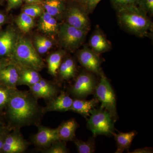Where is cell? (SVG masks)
Instances as JSON below:
<instances>
[{
	"label": "cell",
	"mask_w": 153,
	"mask_h": 153,
	"mask_svg": "<svg viewBox=\"0 0 153 153\" xmlns=\"http://www.w3.org/2000/svg\"><path fill=\"white\" fill-rule=\"evenodd\" d=\"M7 104L9 119L14 130L38 125L44 114L43 108L30 91L13 88Z\"/></svg>",
	"instance_id": "1"
},
{
	"label": "cell",
	"mask_w": 153,
	"mask_h": 153,
	"mask_svg": "<svg viewBox=\"0 0 153 153\" xmlns=\"http://www.w3.org/2000/svg\"><path fill=\"white\" fill-rule=\"evenodd\" d=\"M117 11L119 23L129 33L145 37H148L152 32V22L137 6H130Z\"/></svg>",
	"instance_id": "2"
},
{
	"label": "cell",
	"mask_w": 153,
	"mask_h": 153,
	"mask_svg": "<svg viewBox=\"0 0 153 153\" xmlns=\"http://www.w3.org/2000/svg\"><path fill=\"white\" fill-rule=\"evenodd\" d=\"M13 52L16 61L25 68L38 71L44 68L43 60L33 44L27 38L20 37L17 40Z\"/></svg>",
	"instance_id": "3"
},
{
	"label": "cell",
	"mask_w": 153,
	"mask_h": 153,
	"mask_svg": "<svg viewBox=\"0 0 153 153\" xmlns=\"http://www.w3.org/2000/svg\"><path fill=\"white\" fill-rule=\"evenodd\" d=\"M87 120L88 126L93 133V136L105 135L111 136L114 133V121L107 111L100 108L90 110Z\"/></svg>",
	"instance_id": "4"
},
{
	"label": "cell",
	"mask_w": 153,
	"mask_h": 153,
	"mask_svg": "<svg viewBox=\"0 0 153 153\" xmlns=\"http://www.w3.org/2000/svg\"><path fill=\"white\" fill-rule=\"evenodd\" d=\"M100 75V80L96 87V97L101 103L100 108L107 111L114 122L117 120L118 116L116 108L115 94L112 86L106 76L101 71Z\"/></svg>",
	"instance_id": "5"
},
{
	"label": "cell",
	"mask_w": 153,
	"mask_h": 153,
	"mask_svg": "<svg viewBox=\"0 0 153 153\" xmlns=\"http://www.w3.org/2000/svg\"><path fill=\"white\" fill-rule=\"evenodd\" d=\"M58 39L62 47L73 50L80 47L85 40L88 31L74 27L63 23L58 30Z\"/></svg>",
	"instance_id": "6"
},
{
	"label": "cell",
	"mask_w": 153,
	"mask_h": 153,
	"mask_svg": "<svg viewBox=\"0 0 153 153\" xmlns=\"http://www.w3.org/2000/svg\"><path fill=\"white\" fill-rule=\"evenodd\" d=\"M97 84L93 73L83 72L76 77L70 88V92L76 98L83 99L94 92Z\"/></svg>",
	"instance_id": "7"
},
{
	"label": "cell",
	"mask_w": 153,
	"mask_h": 153,
	"mask_svg": "<svg viewBox=\"0 0 153 153\" xmlns=\"http://www.w3.org/2000/svg\"><path fill=\"white\" fill-rule=\"evenodd\" d=\"M85 8L72 5L65 11L66 22L72 27L88 31L90 30V23Z\"/></svg>",
	"instance_id": "8"
},
{
	"label": "cell",
	"mask_w": 153,
	"mask_h": 153,
	"mask_svg": "<svg viewBox=\"0 0 153 153\" xmlns=\"http://www.w3.org/2000/svg\"><path fill=\"white\" fill-rule=\"evenodd\" d=\"M77 57L79 63L88 71L96 74H100L102 71L101 59L91 49L84 47L79 50Z\"/></svg>",
	"instance_id": "9"
},
{
	"label": "cell",
	"mask_w": 153,
	"mask_h": 153,
	"mask_svg": "<svg viewBox=\"0 0 153 153\" xmlns=\"http://www.w3.org/2000/svg\"><path fill=\"white\" fill-rule=\"evenodd\" d=\"M29 143L24 138L19 129H14L6 137L2 150L7 153H21L27 149Z\"/></svg>",
	"instance_id": "10"
},
{
	"label": "cell",
	"mask_w": 153,
	"mask_h": 153,
	"mask_svg": "<svg viewBox=\"0 0 153 153\" xmlns=\"http://www.w3.org/2000/svg\"><path fill=\"white\" fill-rule=\"evenodd\" d=\"M38 131L33 137L34 144L44 149L49 147L53 143L59 140L57 129H53L37 125Z\"/></svg>",
	"instance_id": "11"
},
{
	"label": "cell",
	"mask_w": 153,
	"mask_h": 153,
	"mask_svg": "<svg viewBox=\"0 0 153 153\" xmlns=\"http://www.w3.org/2000/svg\"><path fill=\"white\" fill-rule=\"evenodd\" d=\"M29 87L30 92L37 99L50 100L56 96L59 91L58 87L55 84L43 79Z\"/></svg>",
	"instance_id": "12"
},
{
	"label": "cell",
	"mask_w": 153,
	"mask_h": 153,
	"mask_svg": "<svg viewBox=\"0 0 153 153\" xmlns=\"http://www.w3.org/2000/svg\"><path fill=\"white\" fill-rule=\"evenodd\" d=\"M73 99L66 93L62 91L49 100L47 106L43 108L44 114L50 111H66L71 108Z\"/></svg>",
	"instance_id": "13"
},
{
	"label": "cell",
	"mask_w": 153,
	"mask_h": 153,
	"mask_svg": "<svg viewBox=\"0 0 153 153\" xmlns=\"http://www.w3.org/2000/svg\"><path fill=\"white\" fill-rule=\"evenodd\" d=\"M91 49L97 55L107 52L111 48V44L101 31L97 30L89 40Z\"/></svg>",
	"instance_id": "14"
},
{
	"label": "cell",
	"mask_w": 153,
	"mask_h": 153,
	"mask_svg": "<svg viewBox=\"0 0 153 153\" xmlns=\"http://www.w3.org/2000/svg\"><path fill=\"white\" fill-rule=\"evenodd\" d=\"M79 125L74 119L62 123L57 128L59 140L64 142L73 141L75 138V132Z\"/></svg>",
	"instance_id": "15"
},
{
	"label": "cell",
	"mask_w": 153,
	"mask_h": 153,
	"mask_svg": "<svg viewBox=\"0 0 153 153\" xmlns=\"http://www.w3.org/2000/svg\"><path fill=\"white\" fill-rule=\"evenodd\" d=\"M99 102L96 97L90 100L76 98L73 100V103L69 111L82 115L84 117H87L90 115V110L94 108Z\"/></svg>",
	"instance_id": "16"
},
{
	"label": "cell",
	"mask_w": 153,
	"mask_h": 153,
	"mask_svg": "<svg viewBox=\"0 0 153 153\" xmlns=\"http://www.w3.org/2000/svg\"><path fill=\"white\" fill-rule=\"evenodd\" d=\"M16 38L15 33L11 30L0 34V56H7L13 52L17 41Z\"/></svg>",
	"instance_id": "17"
},
{
	"label": "cell",
	"mask_w": 153,
	"mask_h": 153,
	"mask_svg": "<svg viewBox=\"0 0 153 153\" xmlns=\"http://www.w3.org/2000/svg\"><path fill=\"white\" fill-rule=\"evenodd\" d=\"M137 134L136 131L129 132H119L118 134L114 133L113 136L116 142L117 150L115 153H122L125 151H128L132 142Z\"/></svg>",
	"instance_id": "18"
},
{
	"label": "cell",
	"mask_w": 153,
	"mask_h": 153,
	"mask_svg": "<svg viewBox=\"0 0 153 153\" xmlns=\"http://www.w3.org/2000/svg\"><path fill=\"white\" fill-rule=\"evenodd\" d=\"M18 69L14 66H9L0 71V79L9 87L16 88L19 77Z\"/></svg>",
	"instance_id": "19"
},
{
	"label": "cell",
	"mask_w": 153,
	"mask_h": 153,
	"mask_svg": "<svg viewBox=\"0 0 153 153\" xmlns=\"http://www.w3.org/2000/svg\"><path fill=\"white\" fill-rule=\"evenodd\" d=\"M39 28L42 32L47 34H53L58 31L57 20L47 12H44L41 16Z\"/></svg>",
	"instance_id": "20"
},
{
	"label": "cell",
	"mask_w": 153,
	"mask_h": 153,
	"mask_svg": "<svg viewBox=\"0 0 153 153\" xmlns=\"http://www.w3.org/2000/svg\"><path fill=\"white\" fill-rule=\"evenodd\" d=\"M41 78L38 71L26 68L19 75L17 85H25L31 86L37 83Z\"/></svg>",
	"instance_id": "21"
},
{
	"label": "cell",
	"mask_w": 153,
	"mask_h": 153,
	"mask_svg": "<svg viewBox=\"0 0 153 153\" xmlns=\"http://www.w3.org/2000/svg\"><path fill=\"white\" fill-rule=\"evenodd\" d=\"M43 6L46 12L54 17L60 16L65 11L63 0H45Z\"/></svg>",
	"instance_id": "22"
},
{
	"label": "cell",
	"mask_w": 153,
	"mask_h": 153,
	"mask_svg": "<svg viewBox=\"0 0 153 153\" xmlns=\"http://www.w3.org/2000/svg\"><path fill=\"white\" fill-rule=\"evenodd\" d=\"M76 71V66L74 60L68 58L64 60L59 68V74L62 79L68 80L74 77Z\"/></svg>",
	"instance_id": "23"
},
{
	"label": "cell",
	"mask_w": 153,
	"mask_h": 153,
	"mask_svg": "<svg viewBox=\"0 0 153 153\" xmlns=\"http://www.w3.org/2000/svg\"><path fill=\"white\" fill-rule=\"evenodd\" d=\"M63 56L62 52H56L51 54L47 59L48 71L52 76H55L57 75Z\"/></svg>",
	"instance_id": "24"
},
{
	"label": "cell",
	"mask_w": 153,
	"mask_h": 153,
	"mask_svg": "<svg viewBox=\"0 0 153 153\" xmlns=\"http://www.w3.org/2000/svg\"><path fill=\"white\" fill-rule=\"evenodd\" d=\"M73 141L76 146L78 153H92L95 152V140L94 136L85 142L76 138L73 140Z\"/></svg>",
	"instance_id": "25"
},
{
	"label": "cell",
	"mask_w": 153,
	"mask_h": 153,
	"mask_svg": "<svg viewBox=\"0 0 153 153\" xmlns=\"http://www.w3.org/2000/svg\"><path fill=\"white\" fill-rule=\"evenodd\" d=\"M16 23L20 30L25 33H28L34 25L33 18L24 13L19 15Z\"/></svg>",
	"instance_id": "26"
},
{
	"label": "cell",
	"mask_w": 153,
	"mask_h": 153,
	"mask_svg": "<svg viewBox=\"0 0 153 153\" xmlns=\"http://www.w3.org/2000/svg\"><path fill=\"white\" fill-rule=\"evenodd\" d=\"M45 153H68L69 150L66 146V142L57 141L52 144L49 147L42 151Z\"/></svg>",
	"instance_id": "27"
},
{
	"label": "cell",
	"mask_w": 153,
	"mask_h": 153,
	"mask_svg": "<svg viewBox=\"0 0 153 153\" xmlns=\"http://www.w3.org/2000/svg\"><path fill=\"white\" fill-rule=\"evenodd\" d=\"M114 7L116 11L127 7L137 6L140 0H110Z\"/></svg>",
	"instance_id": "28"
},
{
	"label": "cell",
	"mask_w": 153,
	"mask_h": 153,
	"mask_svg": "<svg viewBox=\"0 0 153 153\" xmlns=\"http://www.w3.org/2000/svg\"><path fill=\"white\" fill-rule=\"evenodd\" d=\"M23 13H25L32 18H35L42 14V9L37 4H29L23 9Z\"/></svg>",
	"instance_id": "29"
},
{
	"label": "cell",
	"mask_w": 153,
	"mask_h": 153,
	"mask_svg": "<svg viewBox=\"0 0 153 153\" xmlns=\"http://www.w3.org/2000/svg\"><path fill=\"white\" fill-rule=\"evenodd\" d=\"M137 6L147 15L153 16V0H140Z\"/></svg>",
	"instance_id": "30"
},
{
	"label": "cell",
	"mask_w": 153,
	"mask_h": 153,
	"mask_svg": "<svg viewBox=\"0 0 153 153\" xmlns=\"http://www.w3.org/2000/svg\"><path fill=\"white\" fill-rule=\"evenodd\" d=\"M13 88L10 87H8L7 88L0 87V108L7 104L11 91Z\"/></svg>",
	"instance_id": "31"
},
{
	"label": "cell",
	"mask_w": 153,
	"mask_h": 153,
	"mask_svg": "<svg viewBox=\"0 0 153 153\" xmlns=\"http://www.w3.org/2000/svg\"><path fill=\"white\" fill-rule=\"evenodd\" d=\"M36 50L39 54H43L46 53L49 50L44 44L41 42L39 36L36 37L35 41Z\"/></svg>",
	"instance_id": "32"
},
{
	"label": "cell",
	"mask_w": 153,
	"mask_h": 153,
	"mask_svg": "<svg viewBox=\"0 0 153 153\" xmlns=\"http://www.w3.org/2000/svg\"><path fill=\"white\" fill-rule=\"evenodd\" d=\"M101 0H87L85 9L88 12L91 13Z\"/></svg>",
	"instance_id": "33"
},
{
	"label": "cell",
	"mask_w": 153,
	"mask_h": 153,
	"mask_svg": "<svg viewBox=\"0 0 153 153\" xmlns=\"http://www.w3.org/2000/svg\"><path fill=\"white\" fill-rule=\"evenodd\" d=\"M24 0H8L7 10H8L20 6Z\"/></svg>",
	"instance_id": "34"
},
{
	"label": "cell",
	"mask_w": 153,
	"mask_h": 153,
	"mask_svg": "<svg viewBox=\"0 0 153 153\" xmlns=\"http://www.w3.org/2000/svg\"><path fill=\"white\" fill-rule=\"evenodd\" d=\"M131 153H153L152 148L145 147L141 149H138L134 150Z\"/></svg>",
	"instance_id": "35"
},
{
	"label": "cell",
	"mask_w": 153,
	"mask_h": 153,
	"mask_svg": "<svg viewBox=\"0 0 153 153\" xmlns=\"http://www.w3.org/2000/svg\"><path fill=\"white\" fill-rule=\"evenodd\" d=\"M39 37L41 42L44 44V45L46 46L47 49H49L52 47V41L47 39V38L43 37V36H39Z\"/></svg>",
	"instance_id": "36"
},
{
	"label": "cell",
	"mask_w": 153,
	"mask_h": 153,
	"mask_svg": "<svg viewBox=\"0 0 153 153\" xmlns=\"http://www.w3.org/2000/svg\"><path fill=\"white\" fill-rule=\"evenodd\" d=\"M24 1L28 4H37L41 2V0H24Z\"/></svg>",
	"instance_id": "37"
},
{
	"label": "cell",
	"mask_w": 153,
	"mask_h": 153,
	"mask_svg": "<svg viewBox=\"0 0 153 153\" xmlns=\"http://www.w3.org/2000/svg\"><path fill=\"white\" fill-rule=\"evenodd\" d=\"M76 1L78 2L82 7H83L85 8V9L87 0H76Z\"/></svg>",
	"instance_id": "38"
},
{
	"label": "cell",
	"mask_w": 153,
	"mask_h": 153,
	"mask_svg": "<svg viewBox=\"0 0 153 153\" xmlns=\"http://www.w3.org/2000/svg\"><path fill=\"white\" fill-rule=\"evenodd\" d=\"M5 20V17L3 14L0 13V27L2 25Z\"/></svg>",
	"instance_id": "39"
},
{
	"label": "cell",
	"mask_w": 153,
	"mask_h": 153,
	"mask_svg": "<svg viewBox=\"0 0 153 153\" xmlns=\"http://www.w3.org/2000/svg\"><path fill=\"white\" fill-rule=\"evenodd\" d=\"M5 139H3L2 137L0 136V151L2 150V148L3 146V145H4V140Z\"/></svg>",
	"instance_id": "40"
},
{
	"label": "cell",
	"mask_w": 153,
	"mask_h": 153,
	"mask_svg": "<svg viewBox=\"0 0 153 153\" xmlns=\"http://www.w3.org/2000/svg\"><path fill=\"white\" fill-rule=\"evenodd\" d=\"M0 71H1V70H0Z\"/></svg>",
	"instance_id": "41"
}]
</instances>
